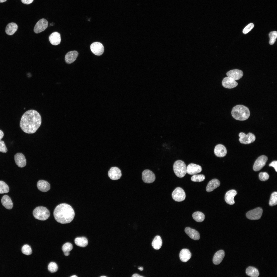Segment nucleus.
I'll list each match as a JSON object with an SVG mask.
<instances>
[{
	"label": "nucleus",
	"instance_id": "f257e3e1",
	"mask_svg": "<svg viewBox=\"0 0 277 277\" xmlns=\"http://www.w3.org/2000/svg\"><path fill=\"white\" fill-rule=\"evenodd\" d=\"M41 118L39 113L34 110L26 112L22 116L20 121L21 129L28 134L35 133L40 127Z\"/></svg>",
	"mask_w": 277,
	"mask_h": 277
},
{
	"label": "nucleus",
	"instance_id": "f03ea898",
	"mask_svg": "<svg viewBox=\"0 0 277 277\" xmlns=\"http://www.w3.org/2000/svg\"><path fill=\"white\" fill-rule=\"evenodd\" d=\"M75 212L72 207L65 203L58 205L55 209L53 215L56 221L62 224L69 223L73 219Z\"/></svg>",
	"mask_w": 277,
	"mask_h": 277
},
{
	"label": "nucleus",
	"instance_id": "7ed1b4c3",
	"mask_svg": "<svg viewBox=\"0 0 277 277\" xmlns=\"http://www.w3.org/2000/svg\"><path fill=\"white\" fill-rule=\"evenodd\" d=\"M232 117L235 119L240 121L248 119L250 115V112L246 107L241 105H236L231 111Z\"/></svg>",
	"mask_w": 277,
	"mask_h": 277
},
{
	"label": "nucleus",
	"instance_id": "20e7f679",
	"mask_svg": "<svg viewBox=\"0 0 277 277\" xmlns=\"http://www.w3.org/2000/svg\"><path fill=\"white\" fill-rule=\"evenodd\" d=\"M187 167L185 162L180 160L176 161L173 165L174 173L179 178H182L187 173Z\"/></svg>",
	"mask_w": 277,
	"mask_h": 277
},
{
	"label": "nucleus",
	"instance_id": "39448f33",
	"mask_svg": "<svg viewBox=\"0 0 277 277\" xmlns=\"http://www.w3.org/2000/svg\"><path fill=\"white\" fill-rule=\"evenodd\" d=\"M33 214L36 219L41 220H45L49 217L50 213L48 210L43 206H38L33 210Z\"/></svg>",
	"mask_w": 277,
	"mask_h": 277
},
{
	"label": "nucleus",
	"instance_id": "423d86ee",
	"mask_svg": "<svg viewBox=\"0 0 277 277\" xmlns=\"http://www.w3.org/2000/svg\"><path fill=\"white\" fill-rule=\"evenodd\" d=\"M239 136L240 143L245 144H248L253 142L256 139L255 135L251 133L246 135L244 133L241 132L239 134Z\"/></svg>",
	"mask_w": 277,
	"mask_h": 277
},
{
	"label": "nucleus",
	"instance_id": "0eeeda50",
	"mask_svg": "<svg viewBox=\"0 0 277 277\" xmlns=\"http://www.w3.org/2000/svg\"><path fill=\"white\" fill-rule=\"evenodd\" d=\"M172 197L176 201L181 202L184 200L186 197L185 192L182 188L178 187L175 188L172 193Z\"/></svg>",
	"mask_w": 277,
	"mask_h": 277
},
{
	"label": "nucleus",
	"instance_id": "6e6552de",
	"mask_svg": "<svg viewBox=\"0 0 277 277\" xmlns=\"http://www.w3.org/2000/svg\"><path fill=\"white\" fill-rule=\"evenodd\" d=\"M263 210L260 207H258L250 210L246 214L247 217L251 220H256L260 219L262 215Z\"/></svg>",
	"mask_w": 277,
	"mask_h": 277
},
{
	"label": "nucleus",
	"instance_id": "1a4fd4ad",
	"mask_svg": "<svg viewBox=\"0 0 277 277\" xmlns=\"http://www.w3.org/2000/svg\"><path fill=\"white\" fill-rule=\"evenodd\" d=\"M142 179L143 182L147 183H151L155 180V176L154 173L151 170L146 169L142 172Z\"/></svg>",
	"mask_w": 277,
	"mask_h": 277
},
{
	"label": "nucleus",
	"instance_id": "9d476101",
	"mask_svg": "<svg viewBox=\"0 0 277 277\" xmlns=\"http://www.w3.org/2000/svg\"><path fill=\"white\" fill-rule=\"evenodd\" d=\"M90 48L92 52L97 56L102 55L104 51L103 45L101 43L98 42L92 43L90 45Z\"/></svg>",
	"mask_w": 277,
	"mask_h": 277
},
{
	"label": "nucleus",
	"instance_id": "9b49d317",
	"mask_svg": "<svg viewBox=\"0 0 277 277\" xmlns=\"http://www.w3.org/2000/svg\"><path fill=\"white\" fill-rule=\"evenodd\" d=\"M267 160V157L265 156L262 155L259 157L254 163V170L257 171L260 170L265 165Z\"/></svg>",
	"mask_w": 277,
	"mask_h": 277
},
{
	"label": "nucleus",
	"instance_id": "f8f14e48",
	"mask_svg": "<svg viewBox=\"0 0 277 277\" xmlns=\"http://www.w3.org/2000/svg\"><path fill=\"white\" fill-rule=\"evenodd\" d=\"M48 25V21L44 18L39 20L36 23L34 29L36 33H38L45 30L47 28Z\"/></svg>",
	"mask_w": 277,
	"mask_h": 277
},
{
	"label": "nucleus",
	"instance_id": "ddd939ff",
	"mask_svg": "<svg viewBox=\"0 0 277 277\" xmlns=\"http://www.w3.org/2000/svg\"><path fill=\"white\" fill-rule=\"evenodd\" d=\"M108 175L112 180H115L119 179L122 176L121 170L116 167H113L110 168L108 172Z\"/></svg>",
	"mask_w": 277,
	"mask_h": 277
},
{
	"label": "nucleus",
	"instance_id": "4468645a",
	"mask_svg": "<svg viewBox=\"0 0 277 277\" xmlns=\"http://www.w3.org/2000/svg\"><path fill=\"white\" fill-rule=\"evenodd\" d=\"M222 84L223 87L226 88L231 89L236 87L238 85V83L235 80L227 77L223 79Z\"/></svg>",
	"mask_w": 277,
	"mask_h": 277
},
{
	"label": "nucleus",
	"instance_id": "2eb2a0df",
	"mask_svg": "<svg viewBox=\"0 0 277 277\" xmlns=\"http://www.w3.org/2000/svg\"><path fill=\"white\" fill-rule=\"evenodd\" d=\"M14 160L16 165L20 167H23L26 165V159L24 155L21 153L16 154L14 156Z\"/></svg>",
	"mask_w": 277,
	"mask_h": 277
},
{
	"label": "nucleus",
	"instance_id": "dca6fc26",
	"mask_svg": "<svg viewBox=\"0 0 277 277\" xmlns=\"http://www.w3.org/2000/svg\"><path fill=\"white\" fill-rule=\"evenodd\" d=\"M202 170L201 167L200 165L194 163L188 165L187 167V173L190 175H194L200 172Z\"/></svg>",
	"mask_w": 277,
	"mask_h": 277
},
{
	"label": "nucleus",
	"instance_id": "f3484780",
	"mask_svg": "<svg viewBox=\"0 0 277 277\" xmlns=\"http://www.w3.org/2000/svg\"><path fill=\"white\" fill-rule=\"evenodd\" d=\"M226 75L228 77L235 80L241 78L243 75V73L240 70L233 69L228 71Z\"/></svg>",
	"mask_w": 277,
	"mask_h": 277
},
{
	"label": "nucleus",
	"instance_id": "a211bd4d",
	"mask_svg": "<svg viewBox=\"0 0 277 277\" xmlns=\"http://www.w3.org/2000/svg\"><path fill=\"white\" fill-rule=\"evenodd\" d=\"M214 151L215 155L217 156L220 157L225 156L227 153L226 147L221 144H219L216 145L215 147Z\"/></svg>",
	"mask_w": 277,
	"mask_h": 277
},
{
	"label": "nucleus",
	"instance_id": "6ab92c4d",
	"mask_svg": "<svg viewBox=\"0 0 277 277\" xmlns=\"http://www.w3.org/2000/svg\"><path fill=\"white\" fill-rule=\"evenodd\" d=\"M237 194L236 191L234 190H231L227 191L225 196V199L226 202L230 205L234 204L235 203L234 198Z\"/></svg>",
	"mask_w": 277,
	"mask_h": 277
},
{
	"label": "nucleus",
	"instance_id": "aec40b11",
	"mask_svg": "<svg viewBox=\"0 0 277 277\" xmlns=\"http://www.w3.org/2000/svg\"><path fill=\"white\" fill-rule=\"evenodd\" d=\"M78 55V52L76 51H69L66 55L65 60L67 64H70L74 61Z\"/></svg>",
	"mask_w": 277,
	"mask_h": 277
},
{
	"label": "nucleus",
	"instance_id": "412c9836",
	"mask_svg": "<svg viewBox=\"0 0 277 277\" xmlns=\"http://www.w3.org/2000/svg\"><path fill=\"white\" fill-rule=\"evenodd\" d=\"M49 39L51 43L54 45L59 44L61 41L60 35L59 33L56 32L51 33L49 36Z\"/></svg>",
	"mask_w": 277,
	"mask_h": 277
},
{
	"label": "nucleus",
	"instance_id": "4be33fe9",
	"mask_svg": "<svg viewBox=\"0 0 277 277\" xmlns=\"http://www.w3.org/2000/svg\"><path fill=\"white\" fill-rule=\"evenodd\" d=\"M185 231L187 235L192 239L195 240H198L199 239V234L195 230L189 227H187L185 229Z\"/></svg>",
	"mask_w": 277,
	"mask_h": 277
},
{
	"label": "nucleus",
	"instance_id": "5701e85b",
	"mask_svg": "<svg viewBox=\"0 0 277 277\" xmlns=\"http://www.w3.org/2000/svg\"><path fill=\"white\" fill-rule=\"evenodd\" d=\"M225 252L222 250L217 251L214 254L213 259V262L215 265L220 264L222 261L225 256Z\"/></svg>",
	"mask_w": 277,
	"mask_h": 277
},
{
	"label": "nucleus",
	"instance_id": "b1692460",
	"mask_svg": "<svg viewBox=\"0 0 277 277\" xmlns=\"http://www.w3.org/2000/svg\"><path fill=\"white\" fill-rule=\"evenodd\" d=\"M181 260L183 262H186L190 258L191 254L189 250L187 249H184L180 251L179 255Z\"/></svg>",
	"mask_w": 277,
	"mask_h": 277
},
{
	"label": "nucleus",
	"instance_id": "393cba45",
	"mask_svg": "<svg viewBox=\"0 0 277 277\" xmlns=\"http://www.w3.org/2000/svg\"><path fill=\"white\" fill-rule=\"evenodd\" d=\"M220 185V182L217 179H214L211 180L208 183L206 188V191L210 192L218 187Z\"/></svg>",
	"mask_w": 277,
	"mask_h": 277
},
{
	"label": "nucleus",
	"instance_id": "a878e982",
	"mask_svg": "<svg viewBox=\"0 0 277 277\" xmlns=\"http://www.w3.org/2000/svg\"><path fill=\"white\" fill-rule=\"evenodd\" d=\"M37 187L38 189L41 191L45 192L50 190V185L47 181L40 180L37 182Z\"/></svg>",
	"mask_w": 277,
	"mask_h": 277
},
{
	"label": "nucleus",
	"instance_id": "bb28decb",
	"mask_svg": "<svg viewBox=\"0 0 277 277\" xmlns=\"http://www.w3.org/2000/svg\"><path fill=\"white\" fill-rule=\"evenodd\" d=\"M3 205L7 209H11L13 207V203L10 197L8 195L3 196L1 200Z\"/></svg>",
	"mask_w": 277,
	"mask_h": 277
},
{
	"label": "nucleus",
	"instance_id": "cd10ccee",
	"mask_svg": "<svg viewBox=\"0 0 277 277\" xmlns=\"http://www.w3.org/2000/svg\"><path fill=\"white\" fill-rule=\"evenodd\" d=\"M18 28V26L16 23L13 22L9 23L6 26L5 32L8 35H12L16 31Z\"/></svg>",
	"mask_w": 277,
	"mask_h": 277
},
{
	"label": "nucleus",
	"instance_id": "c85d7f7f",
	"mask_svg": "<svg viewBox=\"0 0 277 277\" xmlns=\"http://www.w3.org/2000/svg\"><path fill=\"white\" fill-rule=\"evenodd\" d=\"M74 241L75 244L80 247H85L88 244L87 239L84 237H77L75 239Z\"/></svg>",
	"mask_w": 277,
	"mask_h": 277
},
{
	"label": "nucleus",
	"instance_id": "c756f323",
	"mask_svg": "<svg viewBox=\"0 0 277 277\" xmlns=\"http://www.w3.org/2000/svg\"><path fill=\"white\" fill-rule=\"evenodd\" d=\"M246 273L248 276L252 277H258L259 275V272L257 269L252 266H249L247 268Z\"/></svg>",
	"mask_w": 277,
	"mask_h": 277
},
{
	"label": "nucleus",
	"instance_id": "7c9ffc66",
	"mask_svg": "<svg viewBox=\"0 0 277 277\" xmlns=\"http://www.w3.org/2000/svg\"><path fill=\"white\" fill-rule=\"evenodd\" d=\"M162 240L161 237L157 235L154 238L152 242V245L154 249L158 250L162 246Z\"/></svg>",
	"mask_w": 277,
	"mask_h": 277
},
{
	"label": "nucleus",
	"instance_id": "2f4dec72",
	"mask_svg": "<svg viewBox=\"0 0 277 277\" xmlns=\"http://www.w3.org/2000/svg\"><path fill=\"white\" fill-rule=\"evenodd\" d=\"M192 216L193 219L198 222H202L205 218L204 214L203 213L199 211L194 212Z\"/></svg>",
	"mask_w": 277,
	"mask_h": 277
},
{
	"label": "nucleus",
	"instance_id": "473e14b6",
	"mask_svg": "<svg viewBox=\"0 0 277 277\" xmlns=\"http://www.w3.org/2000/svg\"><path fill=\"white\" fill-rule=\"evenodd\" d=\"M73 248L72 245L70 243L67 242L64 244L62 248L64 255L66 256H68L70 254L69 252L72 250Z\"/></svg>",
	"mask_w": 277,
	"mask_h": 277
},
{
	"label": "nucleus",
	"instance_id": "72a5a7b5",
	"mask_svg": "<svg viewBox=\"0 0 277 277\" xmlns=\"http://www.w3.org/2000/svg\"><path fill=\"white\" fill-rule=\"evenodd\" d=\"M9 191V188L8 185L4 182L0 181V194L8 193Z\"/></svg>",
	"mask_w": 277,
	"mask_h": 277
},
{
	"label": "nucleus",
	"instance_id": "f704fd0d",
	"mask_svg": "<svg viewBox=\"0 0 277 277\" xmlns=\"http://www.w3.org/2000/svg\"><path fill=\"white\" fill-rule=\"evenodd\" d=\"M269 205L270 206L276 205L277 204V193L274 192L271 194L269 200Z\"/></svg>",
	"mask_w": 277,
	"mask_h": 277
},
{
	"label": "nucleus",
	"instance_id": "c9c22d12",
	"mask_svg": "<svg viewBox=\"0 0 277 277\" xmlns=\"http://www.w3.org/2000/svg\"><path fill=\"white\" fill-rule=\"evenodd\" d=\"M270 38L269 43L271 45H273L275 42L277 37V32L274 31L270 32L269 34Z\"/></svg>",
	"mask_w": 277,
	"mask_h": 277
},
{
	"label": "nucleus",
	"instance_id": "e433bc0d",
	"mask_svg": "<svg viewBox=\"0 0 277 277\" xmlns=\"http://www.w3.org/2000/svg\"><path fill=\"white\" fill-rule=\"evenodd\" d=\"M205 178V176L203 175L195 174L192 177L191 180L193 182H200L203 181Z\"/></svg>",
	"mask_w": 277,
	"mask_h": 277
},
{
	"label": "nucleus",
	"instance_id": "4c0bfd02",
	"mask_svg": "<svg viewBox=\"0 0 277 277\" xmlns=\"http://www.w3.org/2000/svg\"><path fill=\"white\" fill-rule=\"evenodd\" d=\"M22 253L26 255H31L32 253V250L30 246L27 244H25L23 246L21 249Z\"/></svg>",
	"mask_w": 277,
	"mask_h": 277
},
{
	"label": "nucleus",
	"instance_id": "58836bf2",
	"mask_svg": "<svg viewBox=\"0 0 277 277\" xmlns=\"http://www.w3.org/2000/svg\"><path fill=\"white\" fill-rule=\"evenodd\" d=\"M58 269V266L57 264L54 262H51L48 265V269L51 272H55L57 271Z\"/></svg>",
	"mask_w": 277,
	"mask_h": 277
},
{
	"label": "nucleus",
	"instance_id": "ea45409f",
	"mask_svg": "<svg viewBox=\"0 0 277 277\" xmlns=\"http://www.w3.org/2000/svg\"><path fill=\"white\" fill-rule=\"evenodd\" d=\"M259 177L261 181H265L269 179V175L266 172H261L259 174Z\"/></svg>",
	"mask_w": 277,
	"mask_h": 277
},
{
	"label": "nucleus",
	"instance_id": "a19ab883",
	"mask_svg": "<svg viewBox=\"0 0 277 277\" xmlns=\"http://www.w3.org/2000/svg\"><path fill=\"white\" fill-rule=\"evenodd\" d=\"M254 26V25L252 23H251L248 24L243 29V33L246 34L252 29Z\"/></svg>",
	"mask_w": 277,
	"mask_h": 277
},
{
	"label": "nucleus",
	"instance_id": "79ce46f5",
	"mask_svg": "<svg viewBox=\"0 0 277 277\" xmlns=\"http://www.w3.org/2000/svg\"><path fill=\"white\" fill-rule=\"evenodd\" d=\"M7 149L6 146L4 142L0 140V152L3 153L7 152Z\"/></svg>",
	"mask_w": 277,
	"mask_h": 277
},
{
	"label": "nucleus",
	"instance_id": "37998d69",
	"mask_svg": "<svg viewBox=\"0 0 277 277\" xmlns=\"http://www.w3.org/2000/svg\"><path fill=\"white\" fill-rule=\"evenodd\" d=\"M269 166H272L274 168L276 172H277V161H272L269 165Z\"/></svg>",
	"mask_w": 277,
	"mask_h": 277
},
{
	"label": "nucleus",
	"instance_id": "c03bdc74",
	"mask_svg": "<svg viewBox=\"0 0 277 277\" xmlns=\"http://www.w3.org/2000/svg\"><path fill=\"white\" fill-rule=\"evenodd\" d=\"M22 2L23 3L29 4L31 3L34 0H21Z\"/></svg>",
	"mask_w": 277,
	"mask_h": 277
},
{
	"label": "nucleus",
	"instance_id": "a18cd8bd",
	"mask_svg": "<svg viewBox=\"0 0 277 277\" xmlns=\"http://www.w3.org/2000/svg\"><path fill=\"white\" fill-rule=\"evenodd\" d=\"M4 136V133L3 132L0 130V140Z\"/></svg>",
	"mask_w": 277,
	"mask_h": 277
},
{
	"label": "nucleus",
	"instance_id": "49530a36",
	"mask_svg": "<svg viewBox=\"0 0 277 277\" xmlns=\"http://www.w3.org/2000/svg\"><path fill=\"white\" fill-rule=\"evenodd\" d=\"M132 277H143V276L139 275V274H133L132 275Z\"/></svg>",
	"mask_w": 277,
	"mask_h": 277
},
{
	"label": "nucleus",
	"instance_id": "de8ad7c7",
	"mask_svg": "<svg viewBox=\"0 0 277 277\" xmlns=\"http://www.w3.org/2000/svg\"><path fill=\"white\" fill-rule=\"evenodd\" d=\"M138 268L139 270L141 271H142L143 270V268L142 267H139Z\"/></svg>",
	"mask_w": 277,
	"mask_h": 277
},
{
	"label": "nucleus",
	"instance_id": "09e8293b",
	"mask_svg": "<svg viewBox=\"0 0 277 277\" xmlns=\"http://www.w3.org/2000/svg\"><path fill=\"white\" fill-rule=\"evenodd\" d=\"M7 0H0V3H3L6 1Z\"/></svg>",
	"mask_w": 277,
	"mask_h": 277
},
{
	"label": "nucleus",
	"instance_id": "8fccbe9b",
	"mask_svg": "<svg viewBox=\"0 0 277 277\" xmlns=\"http://www.w3.org/2000/svg\"><path fill=\"white\" fill-rule=\"evenodd\" d=\"M54 23H50V26H53L54 25V24H53Z\"/></svg>",
	"mask_w": 277,
	"mask_h": 277
},
{
	"label": "nucleus",
	"instance_id": "3c124183",
	"mask_svg": "<svg viewBox=\"0 0 277 277\" xmlns=\"http://www.w3.org/2000/svg\"><path fill=\"white\" fill-rule=\"evenodd\" d=\"M71 277H77V276L76 275H73V276H71Z\"/></svg>",
	"mask_w": 277,
	"mask_h": 277
},
{
	"label": "nucleus",
	"instance_id": "603ef678",
	"mask_svg": "<svg viewBox=\"0 0 277 277\" xmlns=\"http://www.w3.org/2000/svg\"><path fill=\"white\" fill-rule=\"evenodd\" d=\"M101 277H106V276H101Z\"/></svg>",
	"mask_w": 277,
	"mask_h": 277
}]
</instances>
